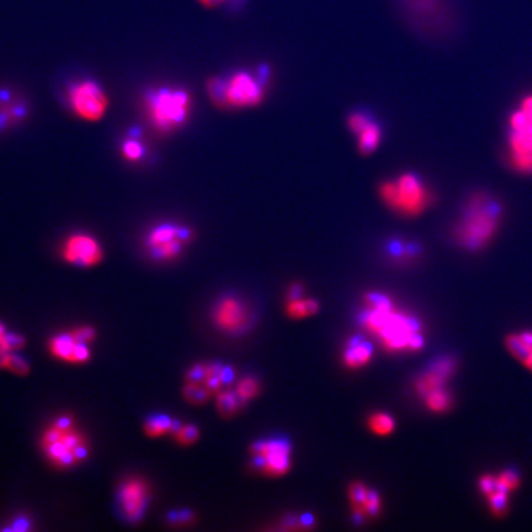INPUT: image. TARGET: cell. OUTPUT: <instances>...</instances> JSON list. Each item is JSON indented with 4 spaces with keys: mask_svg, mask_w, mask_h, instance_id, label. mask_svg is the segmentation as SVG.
I'll return each instance as SVG.
<instances>
[{
    "mask_svg": "<svg viewBox=\"0 0 532 532\" xmlns=\"http://www.w3.org/2000/svg\"><path fill=\"white\" fill-rule=\"evenodd\" d=\"M365 304L368 309L363 312L361 323L381 340L387 351H418L423 348L425 339L418 320L393 309L388 296L371 292L365 296Z\"/></svg>",
    "mask_w": 532,
    "mask_h": 532,
    "instance_id": "1",
    "label": "cell"
},
{
    "mask_svg": "<svg viewBox=\"0 0 532 532\" xmlns=\"http://www.w3.org/2000/svg\"><path fill=\"white\" fill-rule=\"evenodd\" d=\"M40 450L52 467L65 471L89 458V439L73 415L60 414L41 434Z\"/></svg>",
    "mask_w": 532,
    "mask_h": 532,
    "instance_id": "2",
    "label": "cell"
},
{
    "mask_svg": "<svg viewBox=\"0 0 532 532\" xmlns=\"http://www.w3.org/2000/svg\"><path fill=\"white\" fill-rule=\"evenodd\" d=\"M502 209L491 195H473L463 209L453 237L461 247L468 250H479L489 244L500 226Z\"/></svg>",
    "mask_w": 532,
    "mask_h": 532,
    "instance_id": "3",
    "label": "cell"
},
{
    "mask_svg": "<svg viewBox=\"0 0 532 532\" xmlns=\"http://www.w3.org/2000/svg\"><path fill=\"white\" fill-rule=\"evenodd\" d=\"M143 108L150 126L162 135H169L188 122L193 98L183 88L162 86L145 95Z\"/></svg>",
    "mask_w": 532,
    "mask_h": 532,
    "instance_id": "4",
    "label": "cell"
},
{
    "mask_svg": "<svg viewBox=\"0 0 532 532\" xmlns=\"http://www.w3.org/2000/svg\"><path fill=\"white\" fill-rule=\"evenodd\" d=\"M379 196L397 214L414 217L423 214L432 204V194L423 180L412 173L402 174L379 186Z\"/></svg>",
    "mask_w": 532,
    "mask_h": 532,
    "instance_id": "5",
    "label": "cell"
},
{
    "mask_svg": "<svg viewBox=\"0 0 532 532\" xmlns=\"http://www.w3.org/2000/svg\"><path fill=\"white\" fill-rule=\"evenodd\" d=\"M509 158L514 169L532 174V94L527 95L509 117Z\"/></svg>",
    "mask_w": 532,
    "mask_h": 532,
    "instance_id": "6",
    "label": "cell"
},
{
    "mask_svg": "<svg viewBox=\"0 0 532 532\" xmlns=\"http://www.w3.org/2000/svg\"><path fill=\"white\" fill-rule=\"evenodd\" d=\"M194 239V232L188 226L160 223L150 229L145 235V247L150 258L168 263L179 258Z\"/></svg>",
    "mask_w": 532,
    "mask_h": 532,
    "instance_id": "7",
    "label": "cell"
},
{
    "mask_svg": "<svg viewBox=\"0 0 532 532\" xmlns=\"http://www.w3.org/2000/svg\"><path fill=\"white\" fill-rule=\"evenodd\" d=\"M70 110L78 119L86 122H99L109 110L110 100L101 86L90 79L79 80L68 89Z\"/></svg>",
    "mask_w": 532,
    "mask_h": 532,
    "instance_id": "8",
    "label": "cell"
},
{
    "mask_svg": "<svg viewBox=\"0 0 532 532\" xmlns=\"http://www.w3.org/2000/svg\"><path fill=\"white\" fill-rule=\"evenodd\" d=\"M249 453L254 468L269 477L284 476L291 468V445L283 439L257 441Z\"/></svg>",
    "mask_w": 532,
    "mask_h": 532,
    "instance_id": "9",
    "label": "cell"
},
{
    "mask_svg": "<svg viewBox=\"0 0 532 532\" xmlns=\"http://www.w3.org/2000/svg\"><path fill=\"white\" fill-rule=\"evenodd\" d=\"M60 257L77 268H94L104 259V249L99 239L84 232L70 234L60 247Z\"/></svg>",
    "mask_w": 532,
    "mask_h": 532,
    "instance_id": "10",
    "label": "cell"
},
{
    "mask_svg": "<svg viewBox=\"0 0 532 532\" xmlns=\"http://www.w3.org/2000/svg\"><path fill=\"white\" fill-rule=\"evenodd\" d=\"M150 500V487L143 478H126L119 483L117 502L119 512L127 521L140 522L147 512Z\"/></svg>",
    "mask_w": 532,
    "mask_h": 532,
    "instance_id": "11",
    "label": "cell"
},
{
    "mask_svg": "<svg viewBox=\"0 0 532 532\" xmlns=\"http://www.w3.org/2000/svg\"><path fill=\"white\" fill-rule=\"evenodd\" d=\"M227 80V108L245 109L258 106L265 98L266 85L258 77L247 72H237Z\"/></svg>",
    "mask_w": 532,
    "mask_h": 532,
    "instance_id": "12",
    "label": "cell"
},
{
    "mask_svg": "<svg viewBox=\"0 0 532 532\" xmlns=\"http://www.w3.org/2000/svg\"><path fill=\"white\" fill-rule=\"evenodd\" d=\"M211 318L216 328L227 334H242L252 325V313L242 299L226 296L214 304Z\"/></svg>",
    "mask_w": 532,
    "mask_h": 532,
    "instance_id": "13",
    "label": "cell"
},
{
    "mask_svg": "<svg viewBox=\"0 0 532 532\" xmlns=\"http://www.w3.org/2000/svg\"><path fill=\"white\" fill-rule=\"evenodd\" d=\"M48 350L53 358L72 365L89 363L91 358L89 345L77 342L70 332L52 337L48 342Z\"/></svg>",
    "mask_w": 532,
    "mask_h": 532,
    "instance_id": "14",
    "label": "cell"
},
{
    "mask_svg": "<svg viewBox=\"0 0 532 532\" xmlns=\"http://www.w3.org/2000/svg\"><path fill=\"white\" fill-rule=\"evenodd\" d=\"M455 368H456V363L453 358L445 356V358H439L438 361H435L429 368V370L417 378L414 384L415 392L418 393L420 397L424 398L428 396L429 393L441 389L448 378L453 376Z\"/></svg>",
    "mask_w": 532,
    "mask_h": 532,
    "instance_id": "15",
    "label": "cell"
},
{
    "mask_svg": "<svg viewBox=\"0 0 532 532\" xmlns=\"http://www.w3.org/2000/svg\"><path fill=\"white\" fill-rule=\"evenodd\" d=\"M373 348L365 339L353 337L346 344L343 353V361L349 368H360L366 366L372 358Z\"/></svg>",
    "mask_w": 532,
    "mask_h": 532,
    "instance_id": "16",
    "label": "cell"
},
{
    "mask_svg": "<svg viewBox=\"0 0 532 532\" xmlns=\"http://www.w3.org/2000/svg\"><path fill=\"white\" fill-rule=\"evenodd\" d=\"M234 371L232 368L221 363H206L204 383L212 394H217L226 384L232 382Z\"/></svg>",
    "mask_w": 532,
    "mask_h": 532,
    "instance_id": "17",
    "label": "cell"
},
{
    "mask_svg": "<svg viewBox=\"0 0 532 532\" xmlns=\"http://www.w3.org/2000/svg\"><path fill=\"white\" fill-rule=\"evenodd\" d=\"M358 148L361 155H368L377 150L382 140V129L375 121H370L358 134Z\"/></svg>",
    "mask_w": 532,
    "mask_h": 532,
    "instance_id": "18",
    "label": "cell"
},
{
    "mask_svg": "<svg viewBox=\"0 0 532 532\" xmlns=\"http://www.w3.org/2000/svg\"><path fill=\"white\" fill-rule=\"evenodd\" d=\"M176 423V420H173L167 414H155L147 418L143 424V430L148 438H162L168 434L171 435Z\"/></svg>",
    "mask_w": 532,
    "mask_h": 532,
    "instance_id": "19",
    "label": "cell"
},
{
    "mask_svg": "<svg viewBox=\"0 0 532 532\" xmlns=\"http://www.w3.org/2000/svg\"><path fill=\"white\" fill-rule=\"evenodd\" d=\"M244 403L235 391L222 389L216 394V408L222 417L229 418L239 412Z\"/></svg>",
    "mask_w": 532,
    "mask_h": 532,
    "instance_id": "20",
    "label": "cell"
},
{
    "mask_svg": "<svg viewBox=\"0 0 532 532\" xmlns=\"http://www.w3.org/2000/svg\"><path fill=\"white\" fill-rule=\"evenodd\" d=\"M318 311L319 304L313 299L301 297L299 299L287 301V304H286V314L292 319L312 317L314 314L318 313Z\"/></svg>",
    "mask_w": 532,
    "mask_h": 532,
    "instance_id": "21",
    "label": "cell"
},
{
    "mask_svg": "<svg viewBox=\"0 0 532 532\" xmlns=\"http://www.w3.org/2000/svg\"><path fill=\"white\" fill-rule=\"evenodd\" d=\"M368 427L371 433L378 436H387L392 434L396 429L394 419L388 413L376 412L372 413L368 419Z\"/></svg>",
    "mask_w": 532,
    "mask_h": 532,
    "instance_id": "22",
    "label": "cell"
},
{
    "mask_svg": "<svg viewBox=\"0 0 532 532\" xmlns=\"http://www.w3.org/2000/svg\"><path fill=\"white\" fill-rule=\"evenodd\" d=\"M211 396L212 393L204 383L186 381L183 387V397L188 403L193 406H201L206 403Z\"/></svg>",
    "mask_w": 532,
    "mask_h": 532,
    "instance_id": "23",
    "label": "cell"
},
{
    "mask_svg": "<svg viewBox=\"0 0 532 532\" xmlns=\"http://www.w3.org/2000/svg\"><path fill=\"white\" fill-rule=\"evenodd\" d=\"M424 402L427 408L430 409L434 413H443L451 407L453 399L443 388L429 393L428 396L424 397Z\"/></svg>",
    "mask_w": 532,
    "mask_h": 532,
    "instance_id": "24",
    "label": "cell"
},
{
    "mask_svg": "<svg viewBox=\"0 0 532 532\" xmlns=\"http://www.w3.org/2000/svg\"><path fill=\"white\" fill-rule=\"evenodd\" d=\"M171 435L179 445L190 446L199 440L200 430L194 424H181L178 422Z\"/></svg>",
    "mask_w": 532,
    "mask_h": 532,
    "instance_id": "25",
    "label": "cell"
},
{
    "mask_svg": "<svg viewBox=\"0 0 532 532\" xmlns=\"http://www.w3.org/2000/svg\"><path fill=\"white\" fill-rule=\"evenodd\" d=\"M505 345H507V350L510 351L512 356L526 366L530 358H532V353L530 351V349L527 348L526 344L522 342L521 337L517 335V334L509 335L505 339Z\"/></svg>",
    "mask_w": 532,
    "mask_h": 532,
    "instance_id": "26",
    "label": "cell"
},
{
    "mask_svg": "<svg viewBox=\"0 0 532 532\" xmlns=\"http://www.w3.org/2000/svg\"><path fill=\"white\" fill-rule=\"evenodd\" d=\"M226 88H227V80L226 79L209 78L207 80V94H209L211 101L219 109L227 108Z\"/></svg>",
    "mask_w": 532,
    "mask_h": 532,
    "instance_id": "27",
    "label": "cell"
},
{
    "mask_svg": "<svg viewBox=\"0 0 532 532\" xmlns=\"http://www.w3.org/2000/svg\"><path fill=\"white\" fill-rule=\"evenodd\" d=\"M239 398L242 399V402L244 404L249 402L250 399H253L254 397H257L260 391V386L259 382L254 377H244L238 381L235 389H234Z\"/></svg>",
    "mask_w": 532,
    "mask_h": 532,
    "instance_id": "28",
    "label": "cell"
},
{
    "mask_svg": "<svg viewBox=\"0 0 532 532\" xmlns=\"http://www.w3.org/2000/svg\"><path fill=\"white\" fill-rule=\"evenodd\" d=\"M121 155L129 162H138L145 155V147L137 138H127L121 145Z\"/></svg>",
    "mask_w": 532,
    "mask_h": 532,
    "instance_id": "29",
    "label": "cell"
},
{
    "mask_svg": "<svg viewBox=\"0 0 532 532\" xmlns=\"http://www.w3.org/2000/svg\"><path fill=\"white\" fill-rule=\"evenodd\" d=\"M381 497L376 491L368 488V494L363 500V510L368 517H377L381 512Z\"/></svg>",
    "mask_w": 532,
    "mask_h": 532,
    "instance_id": "30",
    "label": "cell"
},
{
    "mask_svg": "<svg viewBox=\"0 0 532 532\" xmlns=\"http://www.w3.org/2000/svg\"><path fill=\"white\" fill-rule=\"evenodd\" d=\"M26 345V340L21 334L6 333L0 343V350L6 353H16Z\"/></svg>",
    "mask_w": 532,
    "mask_h": 532,
    "instance_id": "31",
    "label": "cell"
},
{
    "mask_svg": "<svg viewBox=\"0 0 532 532\" xmlns=\"http://www.w3.org/2000/svg\"><path fill=\"white\" fill-rule=\"evenodd\" d=\"M498 478L497 492L509 493L514 491L520 483V478L512 469L504 471Z\"/></svg>",
    "mask_w": 532,
    "mask_h": 532,
    "instance_id": "32",
    "label": "cell"
},
{
    "mask_svg": "<svg viewBox=\"0 0 532 532\" xmlns=\"http://www.w3.org/2000/svg\"><path fill=\"white\" fill-rule=\"evenodd\" d=\"M6 370L16 376H27L31 371L30 363H27L25 358H21L20 355L11 353Z\"/></svg>",
    "mask_w": 532,
    "mask_h": 532,
    "instance_id": "33",
    "label": "cell"
},
{
    "mask_svg": "<svg viewBox=\"0 0 532 532\" xmlns=\"http://www.w3.org/2000/svg\"><path fill=\"white\" fill-rule=\"evenodd\" d=\"M489 507L494 515L502 517L507 510V493L495 492L488 497Z\"/></svg>",
    "mask_w": 532,
    "mask_h": 532,
    "instance_id": "34",
    "label": "cell"
},
{
    "mask_svg": "<svg viewBox=\"0 0 532 532\" xmlns=\"http://www.w3.org/2000/svg\"><path fill=\"white\" fill-rule=\"evenodd\" d=\"M70 334L77 342L86 344V345H90V344L94 342L95 338H96V332L90 325H80V327L73 328L72 330H70Z\"/></svg>",
    "mask_w": 532,
    "mask_h": 532,
    "instance_id": "35",
    "label": "cell"
},
{
    "mask_svg": "<svg viewBox=\"0 0 532 532\" xmlns=\"http://www.w3.org/2000/svg\"><path fill=\"white\" fill-rule=\"evenodd\" d=\"M370 121H371V119H370L368 115L365 114V112L356 111V112H353V114L350 115L348 117L349 129H350V131L353 132L355 135H358V132H360V131H361V129H363Z\"/></svg>",
    "mask_w": 532,
    "mask_h": 532,
    "instance_id": "36",
    "label": "cell"
},
{
    "mask_svg": "<svg viewBox=\"0 0 532 532\" xmlns=\"http://www.w3.org/2000/svg\"><path fill=\"white\" fill-rule=\"evenodd\" d=\"M195 521V515L190 510H178L168 514V522L175 525H188Z\"/></svg>",
    "mask_w": 532,
    "mask_h": 532,
    "instance_id": "37",
    "label": "cell"
},
{
    "mask_svg": "<svg viewBox=\"0 0 532 532\" xmlns=\"http://www.w3.org/2000/svg\"><path fill=\"white\" fill-rule=\"evenodd\" d=\"M478 484H479V488H481V492L484 493L487 497H489V495H492V494L497 492L498 478L493 477L491 474H486V476L481 477Z\"/></svg>",
    "mask_w": 532,
    "mask_h": 532,
    "instance_id": "38",
    "label": "cell"
},
{
    "mask_svg": "<svg viewBox=\"0 0 532 532\" xmlns=\"http://www.w3.org/2000/svg\"><path fill=\"white\" fill-rule=\"evenodd\" d=\"M301 297H304V287L302 285L294 284L290 287L287 291V301H292V299H299Z\"/></svg>",
    "mask_w": 532,
    "mask_h": 532,
    "instance_id": "39",
    "label": "cell"
},
{
    "mask_svg": "<svg viewBox=\"0 0 532 532\" xmlns=\"http://www.w3.org/2000/svg\"><path fill=\"white\" fill-rule=\"evenodd\" d=\"M14 524L15 525H18V526L14 528V530H16V531H25V530H29L30 528V524H29V520H26V519H22V517H20V519H18L16 521H14Z\"/></svg>",
    "mask_w": 532,
    "mask_h": 532,
    "instance_id": "40",
    "label": "cell"
},
{
    "mask_svg": "<svg viewBox=\"0 0 532 532\" xmlns=\"http://www.w3.org/2000/svg\"><path fill=\"white\" fill-rule=\"evenodd\" d=\"M11 353H6V351H1L0 350V370H6L8 368V363H9V358H11Z\"/></svg>",
    "mask_w": 532,
    "mask_h": 532,
    "instance_id": "41",
    "label": "cell"
},
{
    "mask_svg": "<svg viewBox=\"0 0 532 532\" xmlns=\"http://www.w3.org/2000/svg\"><path fill=\"white\" fill-rule=\"evenodd\" d=\"M520 337H521L522 342L526 344L527 348L530 349V351L532 353V332H524V333L520 334Z\"/></svg>",
    "mask_w": 532,
    "mask_h": 532,
    "instance_id": "42",
    "label": "cell"
},
{
    "mask_svg": "<svg viewBox=\"0 0 532 532\" xmlns=\"http://www.w3.org/2000/svg\"><path fill=\"white\" fill-rule=\"evenodd\" d=\"M227 3H228L229 6H232L237 9V8L243 6L247 3V0H227Z\"/></svg>",
    "mask_w": 532,
    "mask_h": 532,
    "instance_id": "43",
    "label": "cell"
},
{
    "mask_svg": "<svg viewBox=\"0 0 532 532\" xmlns=\"http://www.w3.org/2000/svg\"><path fill=\"white\" fill-rule=\"evenodd\" d=\"M6 333H8V332H6V325L3 323H0V343H1V340L6 337Z\"/></svg>",
    "mask_w": 532,
    "mask_h": 532,
    "instance_id": "44",
    "label": "cell"
},
{
    "mask_svg": "<svg viewBox=\"0 0 532 532\" xmlns=\"http://www.w3.org/2000/svg\"><path fill=\"white\" fill-rule=\"evenodd\" d=\"M526 366L532 371V358H530V361H528V363H527Z\"/></svg>",
    "mask_w": 532,
    "mask_h": 532,
    "instance_id": "45",
    "label": "cell"
}]
</instances>
